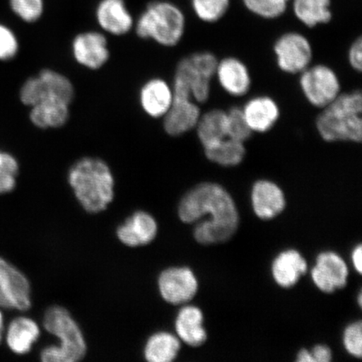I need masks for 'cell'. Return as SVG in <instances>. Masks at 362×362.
I'll return each mask as SVG.
<instances>
[{"label":"cell","mask_w":362,"mask_h":362,"mask_svg":"<svg viewBox=\"0 0 362 362\" xmlns=\"http://www.w3.org/2000/svg\"><path fill=\"white\" fill-rule=\"evenodd\" d=\"M74 95V87L71 81L66 76L51 69H44L37 76L29 78L21 89V102L30 107L51 98L71 103Z\"/></svg>","instance_id":"cell-7"},{"label":"cell","mask_w":362,"mask_h":362,"mask_svg":"<svg viewBox=\"0 0 362 362\" xmlns=\"http://www.w3.org/2000/svg\"><path fill=\"white\" fill-rule=\"evenodd\" d=\"M208 160L223 166H235L243 160L246 155L244 143L226 138L210 147L204 148Z\"/></svg>","instance_id":"cell-28"},{"label":"cell","mask_w":362,"mask_h":362,"mask_svg":"<svg viewBox=\"0 0 362 362\" xmlns=\"http://www.w3.org/2000/svg\"><path fill=\"white\" fill-rule=\"evenodd\" d=\"M362 95L360 90L339 94L317 117L316 128L327 142L361 143Z\"/></svg>","instance_id":"cell-3"},{"label":"cell","mask_w":362,"mask_h":362,"mask_svg":"<svg viewBox=\"0 0 362 362\" xmlns=\"http://www.w3.org/2000/svg\"><path fill=\"white\" fill-rule=\"evenodd\" d=\"M68 183L81 206L90 214L106 210L115 198L112 172L99 158L84 157L75 162L68 171Z\"/></svg>","instance_id":"cell-2"},{"label":"cell","mask_w":362,"mask_h":362,"mask_svg":"<svg viewBox=\"0 0 362 362\" xmlns=\"http://www.w3.org/2000/svg\"><path fill=\"white\" fill-rule=\"evenodd\" d=\"M344 345L352 356L361 358L362 356V325L361 321L353 323L344 333Z\"/></svg>","instance_id":"cell-33"},{"label":"cell","mask_w":362,"mask_h":362,"mask_svg":"<svg viewBox=\"0 0 362 362\" xmlns=\"http://www.w3.org/2000/svg\"><path fill=\"white\" fill-rule=\"evenodd\" d=\"M247 10L264 19H276L284 15L288 0H243Z\"/></svg>","instance_id":"cell-30"},{"label":"cell","mask_w":362,"mask_h":362,"mask_svg":"<svg viewBox=\"0 0 362 362\" xmlns=\"http://www.w3.org/2000/svg\"><path fill=\"white\" fill-rule=\"evenodd\" d=\"M300 83L307 100L317 107H327L341 94L338 76L327 66L308 67L301 72Z\"/></svg>","instance_id":"cell-8"},{"label":"cell","mask_w":362,"mask_h":362,"mask_svg":"<svg viewBox=\"0 0 362 362\" xmlns=\"http://www.w3.org/2000/svg\"><path fill=\"white\" fill-rule=\"evenodd\" d=\"M192 8L199 19L214 23L228 11L229 0H192Z\"/></svg>","instance_id":"cell-29"},{"label":"cell","mask_w":362,"mask_h":362,"mask_svg":"<svg viewBox=\"0 0 362 362\" xmlns=\"http://www.w3.org/2000/svg\"><path fill=\"white\" fill-rule=\"evenodd\" d=\"M19 44L11 29L0 25V60H11L17 54Z\"/></svg>","instance_id":"cell-34"},{"label":"cell","mask_w":362,"mask_h":362,"mask_svg":"<svg viewBox=\"0 0 362 362\" xmlns=\"http://www.w3.org/2000/svg\"><path fill=\"white\" fill-rule=\"evenodd\" d=\"M172 89L173 102L164 117V129L167 134L176 137L196 129L202 115L187 89L177 83H174Z\"/></svg>","instance_id":"cell-10"},{"label":"cell","mask_w":362,"mask_h":362,"mask_svg":"<svg viewBox=\"0 0 362 362\" xmlns=\"http://www.w3.org/2000/svg\"><path fill=\"white\" fill-rule=\"evenodd\" d=\"M274 52L279 67L289 74H301L307 69L313 56L309 40L296 33L284 34L278 39Z\"/></svg>","instance_id":"cell-11"},{"label":"cell","mask_w":362,"mask_h":362,"mask_svg":"<svg viewBox=\"0 0 362 362\" xmlns=\"http://www.w3.org/2000/svg\"><path fill=\"white\" fill-rule=\"evenodd\" d=\"M361 298H362V294H361V293H360L359 297H358V303H359L360 306H361V303H362Z\"/></svg>","instance_id":"cell-41"},{"label":"cell","mask_w":362,"mask_h":362,"mask_svg":"<svg viewBox=\"0 0 362 362\" xmlns=\"http://www.w3.org/2000/svg\"><path fill=\"white\" fill-rule=\"evenodd\" d=\"M179 216L185 223H194L205 216L210 218L199 223L194 236L204 245L228 241L238 229L236 206L229 193L215 183H202L181 199Z\"/></svg>","instance_id":"cell-1"},{"label":"cell","mask_w":362,"mask_h":362,"mask_svg":"<svg viewBox=\"0 0 362 362\" xmlns=\"http://www.w3.org/2000/svg\"><path fill=\"white\" fill-rule=\"evenodd\" d=\"M4 330V320L1 310H0V343L2 342Z\"/></svg>","instance_id":"cell-40"},{"label":"cell","mask_w":362,"mask_h":362,"mask_svg":"<svg viewBox=\"0 0 362 362\" xmlns=\"http://www.w3.org/2000/svg\"><path fill=\"white\" fill-rule=\"evenodd\" d=\"M330 0H293V10L297 19L308 27L327 24L332 18Z\"/></svg>","instance_id":"cell-27"},{"label":"cell","mask_w":362,"mask_h":362,"mask_svg":"<svg viewBox=\"0 0 362 362\" xmlns=\"http://www.w3.org/2000/svg\"><path fill=\"white\" fill-rule=\"evenodd\" d=\"M253 210L261 219L269 220L281 214L285 206L282 189L269 180H259L252 191Z\"/></svg>","instance_id":"cell-19"},{"label":"cell","mask_w":362,"mask_h":362,"mask_svg":"<svg viewBox=\"0 0 362 362\" xmlns=\"http://www.w3.org/2000/svg\"><path fill=\"white\" fill-rule=\"evenodd\" d=\"M242 110L248 126L257 133H265L273 128L280 115L278 104L266 96L252 98Z\"/></svg>","instance_id":"cell-20"},{"label":"cell","mask_w":362,"mask_h":362,"mask_svg":"<svg viewBox=\"0 0 362 362\" xmlns=\"http://www.w3.org/2000/svg\"><path fill=\"white\" fill-rule=\"evenodd\" d=\"M95 17L103 30L117 36L130 33L135 23L125 0H100Z\"/></svg>","instance_id":"cell-15"},{"label":"cell","mask_w":362,"mask_h":362,"mask_svg":"<svg viewBox=\"0 0 362 362\" xmlns=\"http://www.w3.org/2000/svg\"><path fill=\"white\" fill-rule=\"evenodd\" d=\"M173 102V89L165 80L153 78L143 85L139 92L142 110L153 119L164 117Z\"/></svg>","instance_id":"cell-17"},{"label":"cell","mask_w":362,"mask_h":362,"mask_svg":"<svg viewBox=\"0 0 362 362\" xmlns=\"http://www.w3.org/2000/svg\"><path fill=\"white\" fill-rule=\"evenodd\" d=\"M218 61L208 52L192 54L181 59L176 67L174 83L189 90L193 100L204 103L209 98L211 83Z\"/></svg>","instance_id":"cell-6"},{"label":"cell","mask_w":362,"mask_h":362,"mask_svg":"<svg viewBox=\"0 0 362 362\" xmlns=\"http://www.w3.org/2000/svg\"><path fill=\"white\" fill-rule=\"evenodd\" d=\"M349 62L353 68L357 71L362 69V40L361 37L356 40L351 45L349 49Z\"/></svg>","instance_id":"cell-36"},{"label":"cell","mask_w":362,"mask_h":362,"mask_svg":"<svg viewBox=\"0 0 362 362\" xmlns=\"http://www.w3.org/2000/svg\"><path fill=\"white\" fill-rule=\"evenodd\" d=\"M8 1L13 12L25 22H36L43 15L44 0H8Z\"/></svg>","instance_id":"cell-31"},{"label":"cell","mask_w":362,"mask_h":362,"mask_svg":"<svg viewBox=\"0 0 362 362\" xmlns=\"http://www.w3.org/2000/svg\"><path fill=\"white\" fill-rule=\"evenodd\" d=\"M72 55L81 66L100 69L110 59L106 36L98 31H86L76 36L71 44Z\"/></svg>","instance_id":"cell-13"},{"label":"cell","mask_w":362,"mask_h":362,"mask_svg":"<svg viewBox=\"0 0 362 362\" xmlns=\"http://www.w3.org/2000/svg\"><path fill=\"white\" fill-rule=\"evenodd\" d=\"M139 38L152 40L164 47L177 45L185 30L184 13L175 4L168 1H152L134 23Z\"/></svg>","instance_id":"cell-5"},{"label":"cell","mask_w":362,"mask_h":362,"mask_svg":"<svg viewBox=\"0 0 362 362\" xmlns=\"http://www.w3.org/2000/svg\"><path fill=\"white\" fill-rule=\"evenodd\" d=\"M44 328L59 339L58 345L45 347L40 352L44 362H76L87 353V344L78 323L69 312L61 306H52L45 311Z\"/></svg>","instance_id":"cell-4"},{"label":"cell","mask_w":362,"mask_h":362,"mask_svg":"<svg viewBox=\"0 0 362 362\" xmlns=\"http://www.w3.org/2000/svg\"><path fill=\"white\" fill-rule=\"evenodd\" d=\"M158 291L167 303L185 304L196 296L198 283L188 268H170L162 272L158 279Z\"/></svg>","instance_id":"cell-12"},{"label":"cell","mask_w":362,"mask_h":362,"mask_svg":"<svg viewBox=\"0 0 362 362\" xmlns=\"http://www.w3.org/2000/svg\"><path fill=\"white\" fill-rule=\"evenodd\" d=\"M40 330L37 323L28 317L21 316L13 319L6 333V342L10 350L17 355L29 353L38 341Z\"/></svg>","instance_id":"cell-22"},{"label":"cell","mask_w":362,"mask_h":362,"mask_svg":"<svg viewBox=\"0 0 362 362\" xmlns=\"http://www.w3.org/2000/svg\"><path fill=\"white\" fill-rule=\"evenodd\" d=\"M202 324L203 315L201 310L194 306H185L179 311L176 317V333L187 345L200 346L207 339Z\"/></svg>","instance_id":"cell-23"},{"label":"cell","mask_w":362,"mask_h":362,"mask_svg":"<svg viewBox=\"0 0 362 362\" xmlns=\"http://www.w3.org/2000/svg\"><path fill=\"white\" fill-rule=\"evenodd\" d=\"M30 307L28 279L16 266L0 257V309L26 311Z\"/></svg>","instance_id":"cell-9"},{"label":"cell","mask_w":362,"mask_h":362,"mask_svg":"<svg viewBox=\"0 0 362 362\" xmlns=\"http://www.w3.org/2000/svg\"><path fill=\"white\" fill-rule=\"evenodd\" d=\"M228 112V136L230 139L245 143L252 131L248 126L242 108L233 107Z\"/></svg>","instance_id":"cell-32"},{"label":"cell","mask_w":362,"mask_h":362,"mask_svg":"<svg viewBox=\"0 0 362 362\" xmlns=\"http://www.w3.org/2000/svg\"><path fill=\"white\" fill-rule=\"evenodd\" d=\"M180 343L177 337L169 332L152 334L144 346V358L149 362H170L178 356Z\"/></svg>","instance_id":"cell-26"},{"label":"cell","mask_w":362,"mask_h":362,"mask_svg":"<svg viewBox=\"0 0 362 362\" xmlns=\"http://www.w3.org/2000/svg\"><path fill=\"white\" fill-rule=\"evenodd\" d=\"M70 103L61 99H45L31 107L30 119L40 129H57L69 119Z\"/></svg>","instance_id":"cell-21"},{"label":"cell","mask_w":362,"mask_h":362,"mask_svg":"<svg viewBox=\"0 0 362 362\" xmlns=\"http://www.w3.org/2000/svg\"><path fill=\"white\" fill-rule=\"evenodd\" d=\"M226 93L242 97L251 87V76L244 63L235 57H228L217 64L216 75Z\"/></svg>","instance_id":"cell-18"},{"label":"cell","mask_w":362,"mask_h":362,"mask_svg":"<svg viewBox=\"0 0 362 362\" xmlns=\"http://www.w3.org/2000/svg\"><path fill=\"white\" fill-rule=\"evenodd\" d=\"M297 361L298 362H315L311 353L306 350H301L298 354Z\"/></svg>","instance_id":"cell-39"},{"label":"cell","mask_w":362,"mask_h":362,"mask_svg":"<svg viewBox=\"0 0 362 362\" xmlns=\"http://www.w3.org/2000/svg\"><path fill=\"white\" fill-rule=\"evenodd\" d=\"M197 136L203 148L228 138V112L214 110L201 115L197 124Z\"/></svg>","instance_id":"cell-25"},{"label":"cell","mask_w":362,"mask_h":362,"mask_svg":"<svg viewBox=\"0 0 362 362\" xmlns=\"http://www.w3.org/2000/svg\"><path fill=\"white\" fill-rule=\"evenodd\" d=\"M311 275L321 291L332 293L346 286L348 269L346 262L337 253L327 252L317 257Z\"/></svg>","instance_id":"cell-14"},{"label":"cell","mask_w":362,"mask_h":362,"mask_svg":"<svg viewBox=\"0 0 362 362\" xmlns=\"http://www.w3.org/2000/svg\"><path fill=\"white\" fill-rule=\"evenodd\" d=\"M157 232L158 225L155 217L148 212L139 211L117 228V236L124 245L137 247L152 243Z\"/></svg>","instance_id":"cell-16"},{"label":"cell","mask_w":362,"mask_h":362,"mask_svg":"<svg viewBox=\"0 0 362 362\" xmlns=\"http://www.w3.org/2000/svg\"><path fill=\"white\" fill-rule=\"evenodd\" d=\"M274 278L280 286L289 288L298 282L307 271V262L296 250L280 253L273 264Z\"/></svg>","instance_id":"cell-24"},{"label":"cell","mask_w":362,"mask_h":362,"mask_svg":"<svg viewBox=\"0 0 362 362\" xmlns=\"http://www.w3.org/2000/svg\"><path fill=\"white\" fill-rule=\"evenodd\" d=\"M18 174L0 166V194L11 192L16 185Z\"/></svg>","instance_id":"cell-35"},{"label":"cell","mask_w":362,"mask_h":362,"mask_svg":"<svg viewBox=\"0 0 362 362\" xmlns=\"http://www.w3.org/2000/svg\"><path fill=\"white\" fill-rule=\"evenodd\" d=\"M352 262L355 269L358 271L359 274L362 272V247L359 245L355 248L352 253Z\"/></svg>","instance_id":"cell-38"},{"label":"cell","mask_w":362,"mask_h":362,"mask_svg":"<svg viewBox=\"0 0 362 362\" xmlns=\"http://www.w3.org/2000/svg\"><path fill=\"white\" fill-rule=\"evenodd\" d=\"M315 362H329L332 360V351L325 346H317L311 353Z\"/></svg>","instance_id":"cell-37"}]
</instances>
